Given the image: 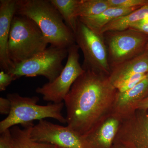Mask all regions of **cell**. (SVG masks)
Masks as SVG:
<instances>
[{"mask_svg": "<svg viewBox=\"0 0 148 148\" xmlns=\"http://www.w3.org/2000/svg\"><path fill=\"white\" fill-rule=\"evenodd\" d=\"M117 90L109 76L86 71L64 100L67 126L85 135L112 113Z\"/></svg>", "mask_w": 148, "mask_h": 148, "instance_id": "obj_1", "label": "cell"}, {"mask_svg": "<svg viewBox=\"0 0 148 148\" xmlns=\"http://www.w3.org/2000/svg\"><path fill=\"white\" fill-rule=\"evenodd\" d=\"M15 14L35 22L51 45L68 48L76 43L73 32L50 0H16Z\"/></svg>", "mask_w": 148, "mask_h": 148, "instance_id": "obj_2", "label": "cell"}, {"mask_svg": "<svg viewBox=\"0 0 148 148\" xmlns=\"http://www.w3.org/2000/svg\"><path fill=\"white\" fill-rule=\"evenodd\" d=\"M7 98L10 101L11 109L6 118L0 122V133L15 125L22 126L33 123L35 120L52 118L62 123H66L62 113L64 103H52L46 106L38 105V96L23 97L16 93H8Z\"/></svg>", "mask_w": 148, "mask_h": 148, "instance_id": "obj_3", "label": "cell"}, {"mask_svg": "<svg viewBox=\"0 0 148 148\" xmlns=\"http://www.w3.org/2000/svg\"><path fill=\"white\" fill-rule=\"evenodd\" d=\"M48 42L33 20L15 14L11 26L8 44L9 56L14 64L32 58L45 50Z\"/></svg>", "mask_w": 148, "mask_h": 148, "instance_id": "obj_4", "label": "cell"}, {"mask_svg": "<svg viewBox=\"0 0 148 148\" xmlns=\"http://www.w3.org/2000/svg\"><path fill=\"white\" fill-rule=\"evenodd\" d=\"M68 48L50 45L32 58L14 66L8 73L16 79L22 77L42 76L52 82L64 69L63 61L68 57Z\"/></svg>", "mask_w": 148, "mask_h": 148, "instance_id": "obj_5", "label": "cell"}, {"mask_svg": "<svg viewBox=\"0 0 148 148\" xmlns=\"http://www.w3.org/2000/svg\"><path fill=\"white\" fill-rule=\"evenodd\" d=\"M74 35L75 43L83 54V69L109 76L111 67L103 35L93 32L79 19Z\"/></svg>", "mask_w": 148, "mask_h": 148, "instance_id": "obj_6", "label": "cell"}, {"mask_svg": "<svg viewBox=\"0 0 148 148\" xmlns=\"http://www.w3.org/2000/svg\"><path fill=\"white\" fill-rule=\"evenodd\" d=\"M111 68L135 58L145 51L148 36L132 29L103 34Z\"/></svg>", "mask_w": 148, "mask_h": 148, "instance_id": "obj_7", "label": "cell"}, {"mask_svg": "<svg viewBox=\"0 0 148 148\" xmlns=\"http://www.w3.org/2000/svg\"><path fill=\"white\" fill-rule=\"evenodd\" d=\"M79 49L76 43L68 48V59L60 75L52 82L36 89V92L42 95L45 101L63 102L74 83L85 71L79 63Z\"/></svg>", "mask_w": 148, "mask_h": 148, "instance_id": "obj_8", "label": "cell"}, {"mask_svg": "<svg viewBox=\"0 0 148 148\" xmlns=\"http://www.w3.org/2000/svg\"><path fill=\"white\" fill-rule=\"evenodd\" d=\"M31 138L57 148H90L83 135L68 126L52 123L45 119L38 121L32 127Z\"/></svg>", "mask_w": 148, "mask_h": 148, "instance_id": "obj_9", "label": "cell"}, {"mask_svg": "<svg viewBox=\"0 0 148 148\" xmlns=\"http://www.w3.org/2000/svg\"><path fill=\"white\" fill-rule=\"evenodd\" d=\"M114 142L128 148H148V110L138 109L122 119Z\"/></svg>", "mask_w": 148, "mask_h": 148, "instance_id": "obj_10", "label": "cell"}, {"mask_svg": "<svg viewBox=\"0 0 148 148\" xmlns=\"http://www.w3.org/2000/svg\"><path fill=\"white\" fill-rule=\"evenodd\" d=\"M16 9V0L0 1V68L6 73L14 66L9 56L8 44Z\"/></svg>", "mask_w": 148, "mask_h": 148, "instance_id": "obj_11", "label": "cell"}, {"mask_svg": "<svg viewBox=\"0 0 148 148\" xmlns=\"http://www.w3.org/2000/svg\"><path fill=\"white\" fill-rule=\"evenodd\" d=\"M121 119L112 113L84 135L90 148H112Z\"/></svg>", "mask_w": 148, "mask_h": 148, "instance_id": "obj_12", "label": "cell"}, {"mask_svg": "<svg viewBox=\"0 0 148 148\" xmlns=\"http://www.w3.org/2000/svg\"><path fill=\"white\" fill-rule=\"evenodd\" d=\"M148 95V74L133 88L123 92L117 91L112 113L124 119L134 113L138 104Z\"/></svg>", "mask_w": 148, "mask_h": 148, "instance_id": "obj_13", "label": "cell"}, {"mask_svg": "<svg viewBox=\"0 0 148 148\" xmlns=\"http://www.w3.org/2000/svg\"><path fill=\"white\" fill-rule=\"evenodd\" d=\"M148 73V52L111 68L109 78L116 88L125 80L138 74Z\"/></svg>", "mask_w": 148, "mask_h": 148, "instance_id": "obj_14", "label": "cell"}, {"mask_svg": "<svg viewBox=\"0 0 148 148\" xmlns=\"http://www.w3.org/2000/svg\"><path fill=\"white\" fill-rule=\"evenodd\" d=\"M140 8H110L97 16L79 17V20L97 34H101L102 29L113 20L131 13Z\"/></svg>", "mask_w": 148, "mask_h": 148, "instance_id": "obj_15", "label": "cell"}, {"mask_svg": "<svg viewBox=\"0 0 148 148\" xmlns=\"http://www.w3.org/2000/svg\"><path fill=\"white\" fill-rule=\"evenodd\" d=\"M34 125V123H32L23 126V128L18 125L11 127L14 148H57L50 144L39 143L32 140L30 134Z\"/></svg>", "mask_w": 148, "mask_h": 148, "instance_id": "obj_16", "label": "cell"}, {"mask_svg": "<svg viewBox=\"0 0 148 148\" xmlns=\"http://www.w3.org/2000/svg\"><path fill=\"white\" fill-rule=\"evenodd\" d=\"M148 16V5L141 7L131 13L121 16L106 25L101 31L102 34L110 31H121L129 29L133 23Z\"/></svg>", "mask_w": 148, "mask_h": 148, "instance_id": "obj_17", "label": "cell"}, {"mask_svg": "<svg viewBox=\"0 0 148 148\" xmlns=\"http://www.w3.org/2000/svg\"><path fill=\"white\" fill-rule=\"evenodd\" d=\"M60 14L67 27L75 34L78 18L75 15L76 8L79 0H50Z\"/></svg>", "mask_w": 148, "mask_h": 148, "instance_id": "obj_18", "label": "cell"}, {"mask_svg": "<svg viewBox=\"0 0 148 148\" xmlns=\"http://www.w3.org/2000/svg\"><path fill=\"white\" fill-rule=\"evenodd\" d=\"M110 8L108 0H79L75 15L78 18L97 16Z\"/></svg>", "mask_w": 148, "mask_h": 148, "instance_id": "obj_19", "label": "cell"}, {"mask_svg": "<svg viewBox=\"0 0 148 148\" xmlns=\"http://www.w3.org/2000/svg\"><path fill=\"white\" fill-rule=\"evenodd\" d=\"M110 8H130L148 5V0H108Z\"/></svg>", "mask_w": 148, "mask_h": 148, "instance_id": "obj_20", "label": "cell"}, {"mask_svg": "<svg viewBox=\"0 0 148 148\" xmlns=\"http://www.w3.org/2000/svg\"><path fill=\"white\" fill-rule=\"evenodd\" d=\"M148 74L133 75L119 85L116 89L118 92H123L133 88L147 77Z\"/></svg>", "mask_w": 148, "mask_h": 148, "instance_id": "obj_21", "label": "cell"}, {"mask_svg": "<svg viewBox=\"0 0 148 148\" xmlns=\"http://www.w3.org/2000/svg\"><path fill=\"white\" fill-rule=\"evenodd\" d=\"M0 148H14L13 138L10 129L1 132Z\"/></svg>", "mask_w": 148, "mask_h": 148, "instance_id": "obj_22", "label": "cell"}, {"mask_svg": "<svg viewBox=\"0 0 148 148\" xmlns=\"http://www.w3.org/2000/svg\"><path fill=\"white\" fill-rule=\"evenodd\" d=\"M15 80L16 79L12 75L4 71H1L0 72V91L5 90L8 86Z\"/></svg>", "mask_w": 148, "mask_h": 148, "instance_id": "obj_23", "label": "cell"}, {"mask_svg": "<svg viewBox=\"0 0 148 148\" xmlns=\"http://www.w3.org/2000/svg\"><path fill=\"white\" fill-rule=\"evenodd\" d=\"M130 29L148 36V16L133 23L130 26Z\"/></svg>", "mask_w": 148, "mask_h": 148, "instance_id": "obj_24", "label": "cell"}, {"mask_svg": "<svg viewBox=\"0 0 148 148\" xmlns=\"http://www.w3.org/2000/svg\"><path fill=\"white\" fill-rule=\"evenodd\" d=\"M11 109L10 101L7 98H0V114L2 115H8Z\"/></svg>", "mask_w": 148, "mask_h": 148, "instance_id": "obj_25", "label": "cell"}, {"mask_svg": "<svg viewBox=\"0 0 148 148\" xmlns=\"http://www.w3.org/2000/svg\"><path fill=\"white\" fill-rule=\"evenodd\" d=\"M148 110V95L138 104L137 110Z\"/></svg>", "mask_w": 148, "mask_h": 148, "instance_id": "obj_26", "label": "cell"}, {"mask_svg": "<svg viewBox=\"0 0 148 148\" xmlns=\"http://www.w3.org/2000/svg\"><path fill=\"white\" fill-rule=\"evenodd\" d=\"M112 148H128L121 143L114 142Z\"/></svg>", "mask_w": 148, "mask_h": 148, "instance_id": "obj_27", "label": "cell"}, {"mask_svg": "<svg viewBox=\"0 0 148 148\" xmlns=\"http://www.w3.org/2000/svg\"><path fill=\"white\" fill-rule=\"evenodd\" d=\"M145 51H148V40L147 42V44H146Z\"/></svg>", "mask_w": 148, "mask_h": 148, "instance_id": "obj_28", "label": "cell"}]
</instances>
